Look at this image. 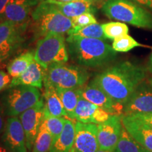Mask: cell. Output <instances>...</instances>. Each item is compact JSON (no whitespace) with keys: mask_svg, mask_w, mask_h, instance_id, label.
<instances>
[{"mask_svg":"<svg viewBox=\"0 0 152 152\" xmlns=\"http://www.w3.org/2000/svg\"><path fill=\"white\" fill-rule=\"evenodd\" d=\"M90 73L83 66L65 64H54L45 69L44 85L54 88L73 89L83 87Z\"/></svg>","mask_w":152,"mask_h":152,"instance_id":"cell-5","label":"cell"},{"mask_svg":"<svg viewBox=\"0 0 152 152\" xmlns=\"http://www.w3.org/2000/svg\"><path fill=\"white\" fill-rule=\"evenodd\" d=\"M123 125L141 145L152 152V129L131 115H121Z\"/></svg>","mask_w":152,"mask_h":152,"instance_id":"cell-17","label":"cell"},{"mask_svg":"<svg viewBox=\"0 0 152 152\" xmlns=\"http://www.w3.org/2000/svg\"><path fill=\"white\" fill-rule=\"evenodd\" d=\"M3 144L8 152H28L26 134L18 116L9 117L2 136Z\"/></svg>","mask_w":152,"mask_h":152,"instance_id":"cell-12","label":"cell"},{"mask_svg":"<svg viewBox=\"0 0 152 152\" xmlns=\"http://www.w3.org/2000/svg\"><path fill=\"white\" fill-rule=\"evenodd\" d=\"M147 71H148L149 73H152V52L151 54H150L149 60H148L147 62Z\"/></svg>","mask_w":152,"mask_h":152,"instance_id":"cell-37","label":"cell"},{"mask_svg":"<svg viewBox=\"0 0 152 152\" xmlns=\"http://www.w3.org/2000/svg\"><path fill=\"white\" fill-rule=\"evenodd\" d=\"M45 73V68L34 60L22 75L12 78L9 87L18 85H28L41 89L42 87Z\"/></svg>","mask_w":152,"mask_h":152,"instance_id":"cell-18","label":"cell"},{"mask_svg":"<svg viewBox=\"0 0 152 152\" xmlns=\"http://www.w3.org/2000/svg\"><path fill=\"white\" fill-rule=\"evenodd\" d=\"M4 115H3V110L0 105V136L4 133Z\"/></svg>","mask_w":152,"mask_h":152,"instance_id":"cell-34","label":"cell"},{"mask_svg":"<svg viewBox=\"0 0 152 152\" xmlns=\"http://www.w3.org/2000/svg\"><path fill=\"white\" fill-rule=\"evenodd\" d=\"M97 127L99 149L114 151L123 128L121 115H111L107 121L97 125Z\"/></svg>","mask_w":152,"mask_h":152,"instance_id":"cell-13","label":"cell"},{"mask_svg":"<svg viewBox=\"0 0 152 152\" xmlns=\"http://www.w3.org/2000/svg\"><path fill=\"white\" fill-rule=\"evenodd\" d=\"M44 109L45 101L41 97L35 106L26 110L19 116L26 134V146L28 151H31L44 119Z\"/></svg>","mask_w":152,"mask_h":152,"instance_id":"cell-9","label":"cell"},{"mask_svg":"<svg viewBox=\"0 0 152 152\" xmlns=\"http://www.w3.org/2000/svg\"><path fill=\"white\" fill-rule=\"evenodd\" d=\"M0 152H8V151L6 149L4 146L0 145Z\"/></svg>","mask_w":152,"mask_h":152,"instance_id":"cell-38","label":"cell"},{"mask_svg":"<svg viewBox=\"0 0 152 152\" xmlns=\"http://www.w3.org/2000/svg\"><path fill=\"white\" fill-rule=\"evenodd\" d=\"M67 34L68 36L73 35L80 37L95 38V39H100L102 40H105L106 39L104 34L102 26L97 23L80 28H72Z\"/></svg>","mask_w":152,"mask_h":152,"instance_id":"cell-25","label":"cell"},{"mask_svg":"<svg viewBox=\"0 0 152 152\" xmlns=\"http://www.w3.org/2000/svg\"><path fill=\"white\" fill-rule=\"evenodd\" d=\"M80 93L85 99L102 108L111 115H123V106L112 99L92 80L85 86L80 87Z\"/></svg>","mask_w":152,"mask_h":152,"instance_id":"cell-10","label":"cell"},{"mask_svg":"<svg viewBox=\"0 0 152 152\" xmlns=\"http://www.w3.org/2000/svg\"><path fill=\"white\" fill-rule=\"evenodd\" d=\"M73 23V28H80L90 24L96 23V19L92 13H85L80 16L73 17L71 18Z\"/></svg>","mask_w":152,"mask_h":152,"instance_id":"cell-30","label":"cell"},{"mask_svg":"<svg viewBox=\"0 0 152 152\" xmlns=\"http://www.w3.org/2000/svg\"><path fill=\"white\" fill-rule=\"evenodd\" d=\"M150 112H152V86L148 80H144L123 105L122 115Z\"/></svg>","mask_w":152,"mask_h":152,"instance_id":"cell-8","label":"cell"},{"mask_svg":"<svg viewBox=\"0 0 152 152\" xmlns=\"http://www.w3.org/2000/svg\"><path fill=\"white\" fill-rule=\"evenodd\" d=\"M2 96L4 111L9 117L18 116L41 99L38 88L28 85L9 87Z\"/></svg>","mask_w":152,"mask_h":152,"instance_id":"cell-7","label":"cell"},{"mask_svg":"<svg viewBox=\"0 0 152 152\" xmlns=\"http://www.w3.org/2000/svg\"><path fill=\"white\" fill-rule=\"evenodd\" d=\"M132 1L152 13V0H132Z\"/></svg>","mask_w":152,"mask_h":152,"instance_id":"cell-33","label":"cell"},{"mask_svg":"<svg viewBox=\"0 0 152 152\" xmlns=\"http://www.w3.org/2000/svg\"><path fill=\"white\" fill-rule=\"evenodd\" d=\"M44 101V116L49 115L54 117H63L66 115L64 105L57 93L56 88L52 87H45Z\"/></svg>","mask_w":152,"mask_h":152,"instance_id":"cell-20","label":"cell"},{"mask_svg":"<svg viewBox=\"0 0 152 152\" xmlns=\"http://www.w3.org/2000/svg\"><path fill=\"white\" fill-rule=\"evenodd\" d=\"M53 142L52 136L47 130L45 123L42 124L33 147V152H49Z\"/></svg>","mask_w":152,"mask_h":152,"instance_id":"cell-26","label":"cell"},{"mask_svg":"<svg viewBox=\"0 0 152 152\" xmlns=\"http://www.w3.org/2000/svg\"><path fill=\"white\" fill-rule=\"evenodd\" d=\"M142 46L128 34L115 38L112 44L113 50L116 52H128L134 48Z\"/></svg>","mask_w":152,"mask_h":152,"instance_id":"cell-27","label":"cell"},{"mask_svg":"<svg viewBox=\"0 0 152 152\" xmlns=\"http://www.w3.org/2000/svg\"><path fill=\"white\" fill-rule=\"evenodd\" d=\"M102 26L106 39L113 40L115 38L126 35L129 32L128 26L123 22H109L102 24Z\"/></svg>","mask_w":152,"mask_h":152,"instance_id":"cell-28","label":"cell"},{"mask_svg":"<svg viewBox=\"0 0 152 152\" xmlns=\"http://www.w3.org/2000/svg\"><path fill=\"white\" fill-rule=\"evenodd\" d=\"M147 77V69L130 61L116 63L98 73L92 81L118 104L124 105Z\"/></svg>","mask_w":152,"mask_h":152,"instance_id":"cell-1","label":"cell"},{"mask_svg":"<svg viewBox=\"0 0 152 152\" xmlns=\"http://www.w3.org/2000/svg\"><path fill=\"white\" fill-rule=\"evenodd\" d=\"M49 1H51L62 14L70 18L85 13H92L94 14L96 11L94 7V3L96 1L94 0H75L67 2L55 0Z\"/></svg>","mask_w":152,"mask_h":152,"instance_id":"cell-19","label":"cell"},{"mask_svg":"<svg viewBox=\"0 0 152 152\" xmlns=\"http://www.w3.org/2000/svg\"><path fill=\"white\" fill-rule=\"evenodd\" d=\"M73 61L84 68H101L113 61L117 52L104 40L70 35L66 39Z\"/></svg>","mask_w":152,"mask_h":152,"instance_id":"cell-2","label":"cell"},{"mask_svg":"<svg viewBox=\"0 0 152 152\" xmlns=\"http://www.w3.org/2000/svg\"><path fill=\"white\" fill-rule=\"evenodd\" d=\"M75 140L70 152H96L99 149L97 125L78 121L75 123Z\"/></svg>","mask_w":152,"mask_h":152,"instance_id":"cell-11","label":"cell"},{"mask_svg":"<svg viewBox=\"0 0 152 152\" xmlns=\"http://www.w3.org/2000/svg\"><path fill=\"white\" fill-rule=\"evenodd\" d=\"M114 152H151L134 139L123 125L121 136Z\"/></svg>","mask_w":152,"mask_h":152,"instance_id":"cell-23","label":"cell"},{"mask_svg":"<svg viewBox=\"0 0 152 152\" xmlns=\"http://www.w3.org/2000/svg\"><path fill=\"white\" fill-rule=\"evenodd\" d=\"M27 26H20L7 20L0 19V53L7 56L20 45L22 33Z\"/></svg>","mask_w":152,"mask_h":152,"instance_id":"cell-16","label":"cell"},{"mask_svg":"<svg viewBox=\"0 0 152 152\" xmlns=\"http://www.w3.org/2000/svg\"><path fill=\"white\" fill-rule=\"evenodd\" d=\"M149 80V83H150V84H151V85L152 86V77H151V78H149V80Z\"/></svg>","mask_w":152,"mask_h":152,"instance_id":"cell-41","label":"cell"},{"mask_svg":"<svg viewBox=\"0 0 152 152\" xmlns=\"http://www.w3.org/2000/svg\"><path fill=\"white\" fill-rule=\"evenodd\" d=\"M9 56H7V55L1 54V53H0V71L7 66V64H6V63L4 61Z\"/></svg>","mask_w":152,"mask_h":152,"instance_id":"cell-36","label":"cell"},{"mask_svg":"<svg viewBox=\"0 0 152 152\" xmlns=\"http://www.w3.org/2000/svg\"><path fill=\"white\" fill-rule=\"evenodd\" d=\"M55 1H64V2H67V1H75V0H55ZM94 1H96L97 0H94Z\"/></svg>","mask_w":152,"mask_h":152,"instance_id":"cell-39","label":"cell"},{"mask_svg":"<svg viewBox=\"0 0 152 152\" xmlns=\"http://www.w3.org/2000/svg\"><path fill=\"white\" fill-rule=\"evenodd\" d=\"M66 120L63 117L44 116L43 122L52 136L53 141L60 135L64 129Z\"/></svg>","mask_w":152,"mask_h":152,"instance_id":"cell-29","label":"cell"},{"mask_svg":"<svg viewBox=\"0 0 152 152\" xmlns=\"http://www.w3.org/2000/svg\"><path fill=\"white\" fill-rule=\"evenodd\" d=\"M64 35L50 33L37 43L35 60L45 69L54 64H65L68 60V49Z\"/></svg>","mask_w":152,"mask_h":152,"instance_id":"cell-6","label":"cell"},{"mask_svg":"<svg viewBox=\"0 0 152 152\" xmlns=\"http://www.w3.org/2000/svg\"><path fill=\"white\" fill-rule=\"evenodd\" d=\"M56 91L64 105L66 115L69 117L75 110L81 96L80 87L73 89L57 88Z\"/></svg>","mask_w":152,"mask_h":152,"instance_id":"cell-24","label":"cell"},{"mask_svg":"<svg viewBox=\"0 0 152 152\" xmlns=\"http://www.w3.org/2000/svg\"><path fill=\"white\" fill-rule=\"evenodd\" d=\"M37 36L67 33L73 28L71 18L62 14L49 0L41 1L32 12Z\"/></svg>","mask_w":152,"mask_h":152,"instance_id":"cell-4","label":"cell"},{"mask_svg":"<svg viewBox=\"0 0 152 152\" xmlns=\"http://www.w3.org/2000/svg\"><path fill=\"white\" fill-rule=\"evenodd\" d=\"M102 10L111 19L137 28L152 29V13L132 0H106Z\"/></svg>","mask_w":152,"mask_h":152,"instance_id":"cell-3","label":"cell"},{"mask_svg":"<svg viewBox=\"0 0 152 152\" xmlns=\"http://www.w3.org/2000/svg\"><path fill=\"white\" fill-rule=\"evenodd\" d=\"M11 80V75L3 71H0V92L5 89L9 88Z\"/></svg>","mask_w":152,"mask_h":152,"instance_id":"cell-32","label":"cell"},{"mask_svg":"<svg viewBox=\"0 0 152 152\" xmlns=\"http://www.w3.org/2000/svg\"><path fill=\"white\" fill-rule=\"evenodd\" d=\"M35 60V52L29 51L19 55L7 66V72L12 78L22 75L32 62Z\"/></svg>","mask_w":152,"mask_h":152,"instance_id":"cell-22","label":"cell"},{"mask_svg":"<svg viewBox=\"0 0 152 152\" xmlns=\"http://www.w3.org/2000/svg\"><path fill=\"white\" fill-rule=\"evenodd\" d=\"M137 119L139 121L147 125L150 128L152 129V112L150 113H137L131 115Z\"/></svg>","mask_w":152,"mask_h":152,"instance_id":"cell-31","label":"cell"},{"mask_svg":"<svg viewBox=\"0 0 152 152\" xmlns=\"http://www.w3.org/2000/svg\"><path fill=\"white\" fill-rule=\"evenodd\" d=\"M75 123L66 120L60 135L53 141L49 152H70L75 140Z\"/></svg>","mask_w":152,"mask_h":152,"instance_id":"cell-21","label":"cell"},{"mask_svg":"<svg viewBox=\"0 0 152 152\" xmlns=\"http://www.w3.org/2000/svg\"><path fill=\"white\" fill-rule=\"evenodd\" d=\"M96 152H114V151H107V150H103V149H99Z\"/></svg>","mask_w":152,"mask_h":152,"instance_id":"cell-40","label":"cell"},{"mask_svg":"<svg viewBox=\"0 0 152 152\" xmlns=\"http://www.w3.org/2000/svg\"><path fill=\"white\" fill-rule=\"evenodd\" d=\"M40 0H9L1 20H7L20 26H27L32 8L37 6Z\"/></svg>","mask_w":152,"mask_h":152,"instance_id":"cell-15","label":"cell"},{"mask_svg":"<svg viewBox=\"0 0 152 152\" xmlns=\"http://www.w3.org/2000/svg\"><path fill=\"white\" fill-rule=\"evenodd\" d=\"M9 0H0V17L2 16Z\"/></svg>","mask_w":152,"mask_h":152,"instance_id":"cell-35","label":"cell"},{"mask_svg":"<svg viewBox=\"0 0 152 152\" xmlns=\"http://www.w3.org/2000/svg\"><path fill=\"white\" fill-rule=\"evenodd\" d=\"M111 113L80 96L75 110L69 118L85 123L99 125L105 122Z\"/></svg>","mask_w":152,"mask_h":152,"instance_id":"cell-14","label":"cell"}]
</instances>
